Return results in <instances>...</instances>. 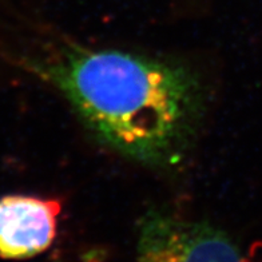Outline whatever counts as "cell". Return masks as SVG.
<instances>
[{"instance_id": "3", "label": "cell", "mask_w": 262, "mask_h": 262, "mask_svg": "<svg viewBox=\"0 0 262 262\" xmlns=\"http://www.w3.org/2000/svg\"><path fill=\"white\" fill-rule=\"evenodd\" d=\"M60 207L38 196L8 195L0 200V255L23 259L46 252L56 237Z\"/></svg>"}, {"instance_id": "1", "label": "cell", "mask_w": 262, "mask_h": 262, "mask_svg": "<svg viewBox=\"0 0 262 262\" xmlns=\"http://www.w3.org/2000/svg\"><path fill=\"white\" fill-rule=\"evenodd\" d=\"M34 70L102 143L154 167L186 156L204 113L196 74L172 60L67 46Z\"/></svg>"}, {"instance_id": "2", "label": "cell", "mask_w": 262, "mask_h": 262, "mask_svg": "<svg viewBox=\"0 0 262 262\" xmlns=\"http://www.w3.org/2000/svg\"><path fill=\"white\" fill-rule=\"evenodd\" d=\"M133 262H246L222 230L154 209L142 217Z\"/></svg>"}]
</instances>
